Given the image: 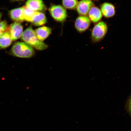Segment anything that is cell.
I'll return each instance as SVG.
<instances>
[{"label": "cell", "instance_id": "cell-11", "mask_svg": "<svg viewBox=\"0 0 131 131\" xmlns=\"http://www.w3.org/2000/svg\"><path fill=\"white\" fill-rule=\"evenodd\" d=\"M88 15L91 22L94 24L101 21L103 16L100 9L94 6L90 10Z\"/></svg>", "mask_w": 131, "mask_h": 131}, {"label": "cell", "instance_id": "cell-19", "mask_svg": "<svg viewBox=\"0 0 131 131\" xmlns=\"http://www.w3.org/2000/svg\"><path fill=\"white\" fill-rule=\"evenodd\" d=\"M1 16H2V14H1V13H0V19H1Z\"/></svg>", "mask_w": 131, "mask_h": 131}, {"label": "cell", "instance_id": "cell-10", "mask_svg": "<svg viewBox=\"0 0 131 131\" xmlns=\"http://www.w3.org/2000/svg\"><path fill=\"white\" fill-rule=\"evenodd\" d=\"M34 31L39 40L43 42L51 34L52 29L50 27L43 26L36 29Z\"/></svg>", "mask_w": 131, "mask_h": 131}, {"label": "cell", "instance_id": "cell-1", "mask_svg": "<svg viewBox=\"0 0 131 131\" xmlns=\"http://www.w3.org/2000/svg\"><path fill=\"white\" fill-rule=\"evenodd\" d=\"M21 38L24 42L37 50H45L48 47L46 44L39 40L31 26L25 30Z\"/></svg>", "mask_w": 131, "mask_h": 131}, {"label": "cell", "instance_id": "cell-14", "mask_svg": "<svg viewBox=\"0 0 131 131\" xmlns=\"http://www.w3.org/2000/svg\"><path fill=\"white\" fill-rule=\"evenodd\" d=\"M13 40L8 28L7 30L0 37V49H5L9 46L12 43Z\"/></svg>", "mask_w": 131, "mask_h": 131}, {"label": "cell", "instance_id": "cell-3", "mask_svg": "<svg viewBox=\"0 0 131 131\" xmlns=\"http://www.w3.org/2000/svg\"><path fill=\"white\" fill-rule=\"evenodd\" d=\"M107 31L108 26L105 22L100 21L96 23L91 33L92 42L94 43L100 42L105 37Z\"/></svg>", "mask_w": 131, "mask_h": 131}, {"label": "cell", "instance_id": "cell-21", "mask_svg": "<svg viewBox=\"0 0 131 131\" xmlns=\"http://www.w3.org/2000/svg\"><path fill=\"white\" fill-rule=\"evenodd\" d=\"M93 1H99V0H93Z\"/></svg>", "mask_w": 131, "mask_h": 131}, {"label": "cell", "instance_id": "cell-5", "mask_svg": "<svg viewBox=\"0 0 131 131\" xmlns=\"http://www.w3.org/2000/svg\"><path fill=\"white\" fill-rule=\"evenodd\" d=\"M91 22L88 16L80 15L75 21V28L80 33L84 32L89 28Z\"/></svg>", "mask_w": 131, "mask_h": 131}, {"label": "cell", "instance_id": "cell-20", "mask_svg": "<svg viewBox=\"0 0 131 131\" xmlns=\"http://www.w3.org/2000/svg\"><path fill=\"white\" fill-rule=\"evenodd\" d=\"M14 1H23V0H14Z\"/></svg>", "mask_w": 131, "mask_h": 131}, {"label": "cell", "instance_id": "cell-15", "mask_svg": "<svg viewBox=\"0 0 131 131\" xmlns=\"http://www.w3.org/2000/svg\"><path fill=\"white\" fill-rule=\"evenodd\" d=\"M23 8L24 20L31 22L35 12L29 9L26 6H23Z\"/></svg>", "mask_w": 131, "mask_h": 131}, {"label": "cell", "instance_id": "cell-18", "mask_svg": "<svg viewBox=\"0 0 131 131\" xmlns=\"http://www.w3.org/2000/svg\"><path fill=\"white\" fill-rule=\"evenodd\" d=\"M126 108L127 112L131 117V96L127 101Z\"/></svg>", "mask_w": 131, "mask_h": 131}, {"label": "cell", "instance_id": "cell-4", "mask_svg": "<svg viewBox=\"0 0 131 131\" xmlns=\"http://www.w3.org/2000/svg\"><path fill=\"white\" fill-rule=\"evenodd\" d=\"M49 11L53 18L58 22H63L68 16L65 8L60 5L51 6L49 8Z\"/></svg>", "mask_w": 131, "mask_h": 131}, {"label": "cell", "instance_id": "cell-12", "mask_svg": "<svg viewBox=\"0 0 131 131\" xmlns=\"http://www.w3.org/2000/svg\"><path fill=\"white\" fill-rule=\"evenodd\" d=\"M11 19L16 22H22L24 20L23 7L15 8L9 12Z\"/></svg>", "mask_w": 131, "mask_h": 131}, {"label": "cell", "instance_id": "cell-9", "mask_svg": "<svg viewBox=\"0 0 131 131\" xmlns=\"http://www.w3.org/2000/svg\"><path fill=\"white\" fill-rule=\"evenodd\" d=\"M100 9L103 16L106 18L112 17L115 14V7L111 3H103L101 5Z\"/></svg>", "mask_w": 131, "mask_h": 131}, {"label": "cell", "instance_id": "cell-16", "mask_svg": "<svg viewBox=\"0 0 131 131\" xmlns=\"http://www.w3.org/2000/svg\"><path fill=\"white\" fill-rule=\"evenodd\" d=\"M62 2L64 7L71 9H76L78 3V0H62Z\"/></svg>", "mask_w": 131, "mask_h": 131}, {"label": "cell", "instance_id": "cell-17", "mask_svg": "<svg viewBox=\"0 0 131 131\" xmlns=\"http://www.w3.org/2000/svg\"><path fill=\"white\" fill-rule=\"evenodd\" d=\"M8 29L7 22L5 21L0 22V37L4 34Z\"/></svg>", "mask_w": 131, "mask_h": 131}, {"label": "cell", "instance_id": "cell-8", "mask_svg": "<svg viewBox=\"0 0 131 131\" xmlns=\"http://www.w3.org/2000/svg\"><path fill=\"white\" fill-rule=\"evenodd\" d=\"M25 6L35 12H41L46 9V6L42 0H27Z\"/></svg>", "mask_w": 131, "mask_h": 131}, {"label": "cell", "instance_id": "cell-7", "mask_svg": "<svg viewBox=\"0 0 131 131\" xmlns=\"http://www.w3.org/2000/svg\"><path fill=\"white\" fill-rule=\"evenodd\" d=\"M9 30L12 40L15 41L22 36L23 32V28L20 23L15 22L11 25Z\"/></svg>", "mask_w": 131, "mask_h": 131}, {"label": "cell", "instance_id": "cell-2", "mask_svg": "<svg viewBox=\"0 0 131 131\" xmlns=\"http://www.w3.org/2000/svg\"><path fill=\"white\" fill-rule=\"evenodd\" d=\"M10 53L13 56L21 58H29L35 54L33 47L24 42H16L13 46Z\"/></svg>", "mask_w": 131, "mask_h": 131}, {"label": "cell", "instance_id": "cell-6", "mask_svg": "<svg viewBox=\"0 0 131 131\" xmlns=\"http://www.w3.org/2000/svg\"><path fill=\"white\" fill-rule=\"evenodd\" d=\"M94 6L92 0H81L78 2L76 9L80 15L88 16L90 10Z\"/></svg>", "mask_w": 131, "mask_h": 131}, {"label": "cell", "instance_id": "cell-13", "mask_svg": "<svg viewBox=\"0 0 131 131\" xmlns=\"http://www.w3.org/2000/svg\"><path fill=\"white\" fill-rule=\"evenodd\" d=\"M47 21L45 14L41 12H35L31 22L34 25L40 26L46 23Z\"/></svg>", "mask_w": 131, "mask_h": 131}]
</instances>
